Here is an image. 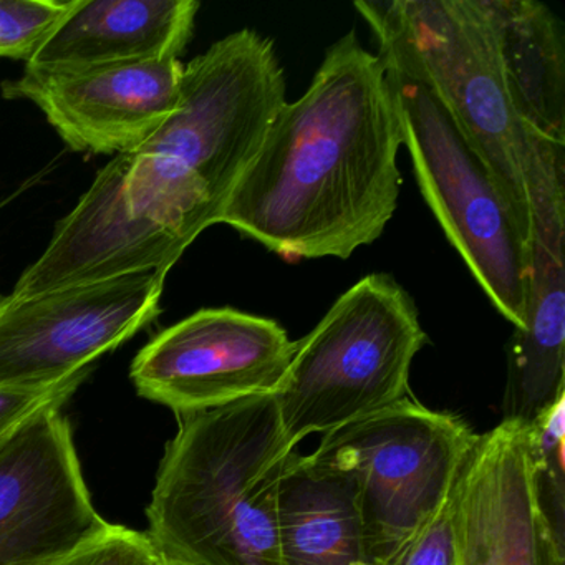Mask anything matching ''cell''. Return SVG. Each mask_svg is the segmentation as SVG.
<instances>
[{
  "mask_svg": "<svg viewBox=\"0 0 565 565\" xmlns=\"http://www.w3.org/2000/svg\"><path fill=\"white\" fill-rule=\"evenodd\" d=\"M51 406L0 443V565H51L107 532L71 425Z\"/></svg>",
  "mask_w": 565,
  "mask_h": 565,
  "instance_id": "12",
  "label": "cell"
},
{
  "mask_svg": "<svg viewBox=\"0 0 565 565\" xmlns=\"http://www.w3.org/2000/svg\"><path fill=\"white\" fill-rule=\"evenodd\" d=\"M565 396L527 425L535 498L554 534L565 542Z\"/></svg>",
  "mask_w": 565,
  "mask_h": 565,
  "instance_id": "18",
  "label": "cell"
},
{
  "mask_svg": "<svg viewBox=\"0 0 565 565\" xmlns=\"http://www.w3.org/2000/svg\"><path fill=\"white\" fill-rule=\"evenodd\" d=\"M512 108L529 130L565 143V29L537 0H492Z\"/></svg>",
  "mask_w": 565,
  "mask_h": 565,
  "instance_id": "17",
  "label": "cell"
},
{
  "mask_svg": "<svg viewBox=\"0 0 565 565\" xmlns=\"http://www.w3.org/2000/svg\"><path fill=\"white\" fill-rule=\"evenodd\" d=\"M402 147L385 64L353 29L280 108L217 224L284 259H349L395 216Z\"/></svg>",
  "mask_w": 565,
  "mask_h": 565,
  "instance_id": "1",
  "label": "cell"
},
{
  "mask_svg": "<svg viewBox=\"0 0 565 565\" xmlns=\"http://www.w3.org/2000/svg\"><path fill=\"white\" fill-rule=\"evenodd\" d=\"M478 436L406 396L327 433L309 458L353 479L370 561L386 565L441 508Z\"/></svg>",
  "mask_w": 565,
  "mask_h": 565,
  "instance_id": "6",
  "label": "cell"
},
{
  "mask_svg": "<svg viewBox=\"0 0 565 565\" xmlns=\"http://www.w3.org/2000/svg\"><path fill=\"white\" fill-rule=\"evenodd\" d=\"M160 562L147 532L111 524L107 532L51 565H160Z\"/></svg>",
  "mask_w": 565,
  "mask_h": 565,
  "instance_id": "21",
  "label": "cell"
},
{
  "mask_svg": "<svg viewBox=\"0 0 565 565\" xmlns=\"http://www.w3.org/2000/svg\"><path fill=\"white\" fill-rule=\"evenodd\" d=\"M164 270L0 297V386L47 388L85 370L160 316Z\"/></svg>",
  "mask_w": 565,
  "mask_h": 565,
  "instance_id": "9",
  "label": "cell"
},
{
  "mask_svg": "<svg viewBox=\"0 0 565 565\" xmlns=\"http://www.w3.org/2000/svg\"><path fill=\"white\" fill-rule=\"evenodd\" d=\"M196 0H74L28 62L42 71H81L178 58L193 35Z\"/></svg>",
  "mask_w": 565,
  "mask_h": 565,
  "instance_id": "15",
  "label": "cell"
},
{
  "mask_svg": "<svg viewBox=\"0 0 565 565\" xmlns=\"http://www.w3.org/2000/svg\"><path fill=\"white\" fill-rule=\"evenodd\" d=\"M292 451L274 395L178 415L147 512L161 562L279 565L277 498Z\"/></svg>",
  "mask_w": 565,
  "mask_h": 565,
  "instance_id": "2",
  "label": "cell"
},
{
  "mask_svg": "<svg viewBox=\"0 0 565 565\" xmlns=\"http://www.w3.org/2000/svg\"><path fill=\"white\" fill-rule=\"evenodd\" d=\"M274 42L234 32L184 65L177 110L138 150L173 164L203 188L217 221L287 104Z\"/></svg>",
  "mask_w": 565,
  "mask_h": 565,
  "instance_id": "7",
  "label": "cell"
},
{
  "mask_svg": "<svg viewBox=\"0 0 565 565\" xmlns=\"http://www.w3.org/2000/svg\"><path fill=\"white\" fill-rule=\"evenodd\" d=\"M459 562H461V515H459L458 476L441 508L403 544L386 565H459Z\"/></svg>",
  "mask_w": 565,
  "mask_h": 565,
  "instance_id": "20",
  "label": "cell"
},
{
  "mask_svg": "<svg viewBox=\"0 0 565 565\" xmlns=\"http://www.w3.org/2000/svg\"><path fill=\"white\" fill-rule=\"evenodd\" d=\"M194 241L127 153L102 168L77 206L55 227L47 249L25 269L12 296L164 270Z\"/></svg>",
  "mask_w": 565,
  "mask_h": 565,
  "instance_id": "8",
  "label": "cell"
},
{
  "mask_svg": "<svg viewBox=\"0 0 565 565\" xmlns=\"http://www.w3.org/2000/svg\"><path fill=\"white\" fill-rule=\"evenodd\" d=\"M383 64L428 88L481 158L529 239L527 134L499 55L492 0H362Z\"/></svg>",
  "mask_w": 565,
  "mask_h": 565,
  "instance_id": "3",
  "label": "cell"
},
{
  "mask_svg": "<svg viewBox=\"0 0 565 565\" xmlns=\"http://www.w3.org/2000/svg\"><path fill=\"white\" fill-rule=\"evenodd\" d=\"M183 67L178 58L81 71L28 67L2 84V95L38 105L72 150L128 153L177 110Z\"/></svg>",
  "mask_w": 565,
  "mask_h": 565,
  "instance_id": "13",
  "label": "cell"
},
{
  "mask_svg": "<svg viewBox=\"0 0 565 565\" xmlns=\"http://www.w3.org/2000/svg\"><path fill=\"white\" fill-rule=\"evenodd\" d=\"M428 337L418 307L386 273L369 274L296 342L276 398L290 448L409 396V370Z\"/></svg>",
  "mask_w": 565,
  "mask_h": 565,
  "instance_id": "4",
  "label": "cell"
},
{
  "mask_svg": "<svg viewBox=\"0 0 565 565\" xmlns=\"http://www.w3.org/2000/svg\"><path fill=\"white\" fill-rule=\"evenodd\" d=\"M386 74L403 147L426 204L494 309L512 329H522L527 237L438 98L393 68Z\"/></svg>",
  "mask_w": 565,
  "mask_h": 565,
  "instance_id": "5",
  "label": "cell"
},
{
  "mask_svg": "<svg viewBox=\"0 0 565 565\" xmlns=\"http://www.w3.org/2000/svg\"><path fill=\"white\" fill-rule=\"evenodd\" d=\"M279 565H373L355 482L290 452L277 498Z\"/></svg>",
  "mask_w": 565,
  "mask_h": 565,
  "instance_id": "16",
  "label": "cell"
},
{
  "mask_svg": "<svg viewBox=\"0 0 565 565\" xmlns=\"http://www.w3.org/2000/svg\"><path fill=\"white\" fill-rule=\"evenodd\" d=\"M296 352L276 320L203 309L158 333L134 360L138 393L178 415L274 395Z\"/></svg>",
  "mask_w": 565,
  "mask_h": 565,
  "instance_id": "10",
  "label": "cell"
},
{
  "mask_svg": "<svg viewBox=\"0 0 565 565\" xmlns=\"http://www.w3.org/2000/svg\"><path fill=\"white\" fill-rule=\"evenodd\" d=\"M74 0H0V57L29 62Z\"/></svg>",
  "mask_w": 565,
  "mask_h": 565,
  "instance_id": "19",
  "label": "cell"
},
{
  "mask_svg": "<svg viewBox=\"0 0 565 565\" xmlns=\"http://www.w3.org/2000/svg\"><path fill=\"white\" fill-rule=\"evenodd\" d=\"M92 370L78 373L47 388H12L0 386V443L12 435L32 416L51 406H62L82 385Z\"/></svg>",
  "mask_w": 565,
  "mask_h": 565,
  "instance_id": "22",
  "label": "cell"
},
{
  "mask_svg": "<svg viewBox=\"0 0 565 565\" xmlns=\"http://www.w3.org/2000/svg\"><path fill=\"white\" fill-rule=\"evenodd\" d=\"M524 326L508 352L504 419L531 425L565 396V143L529 130Z\"/></svg>",
  "mask_w": 565,
  "mask_h": 565,
  "instance_id": "11",
  "label": "cell"
},
{
  "mask_svg": "<svg viewBox=\"0 0 565 565\" xmlns=\"http://www.w3.org/2000/svg\"><path fill=\"white\" fill-rule=\"evenodd\" d=\"M160 565H170V564H164V562H160Z\"/></svg>",
  "mask_w": 565,
  "mask_h": 565,
  "instance_id": "23",
  "label": "cell"
},
{
  "mask_svg": "<svg viewBox=\"0 0 565 565\" xmlns=\"http://www.w3.org/2000/svg\"><path fill=\"white\" fill-rule=\"evenodd\" d=\"M459 565H565V542L534 491L527 426L502 419L478 436L459 472Z\"/></svg>",
  "mask_w": 565,
  "mask_h": 565,
  "instance_id": "14",
  "label": "cell"
}]
</instances>
